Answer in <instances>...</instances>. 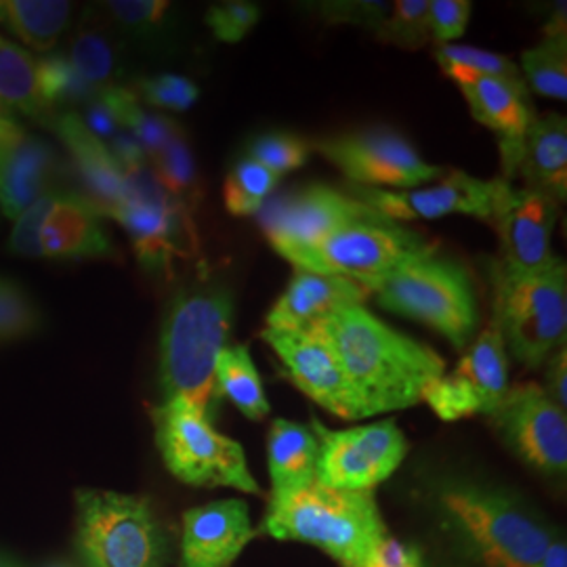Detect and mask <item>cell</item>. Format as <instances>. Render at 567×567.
I'll list each match as a JSON object with an SVG mask.
<instances>
[{"label": "cell", "mask_w": 567, "mask_h": 567, "mask_svg": "<svg viewBox=\"0 0 567 567\" xmlns=\"http://www.w3.org/2000/svg\"><path fill=\"white\" fill-rule=\"evenodd\" d=\"M305 330L330 344L364 419L421 404L429 385L446 374V360L435 349L398 332L362 303L339 307Z\"/></svg>", "instance_id": "6da1fadb"}, {"label": "cell", "mask_w": 567, "mask_h": 567, "mask_svg": "<svg viewBox=\"0 0 567 567\" xmlns=\"http://www.w3.org/2000/svg\"><path fill=\"white\" fill-rule=\"evenodd\" d=\"M234 292L221 280L179 290L164 313L158 374L164 402L179 400L213 421L219 405L215 368L234 324Z\"/></svg>", "instance_id": "7a4b0ae2"}, {"label": "cell", "mask_w": 567, "mask_h": 567, "mask_svg": "<svg viewBox=\"0 0 567 567\" xmlns=\"http://www.w3.org/2000/svg\"><path fill=\"white\" fill-rule=\"evenodd\" d=\"M261 529L276 540L320 548L341 567H364L386 536L374 492L339 489L318 480L271 494Z\"/></svg>", "instance_id": "3957f363"}, {"label": "cell", "mask_w": 567, "mask_h": 567, "mask_svg": "<svg viewBox=\"0 0 567 567\" xmlns=\"http://www.w3.org/2000/svg\"><path fill=\"white\" fill-rule=\"evenodd\" d=\"M435 498L447 529L484 567H536L557 536L501 487L473 480H444Z\"/></svg>", "instance_id": "277c9868"}, {"label": "cell", "mask_w": 567, "mask_h": 567, "mask_svg": "<svg viewBox=\"0 0 567 567\" xmlns=\"http://www.w3.org/2000/svg\"><path fill=\"white\" fill-rule=\"evenodd\" d=\"M365 290L386 311L421 322L465 351L480 330L477 292L466 267L435 250L395 267Z\"/></svg>", "instance_id": "5b68a950"}, {"label": "cell", "mask_w": 567, "mask_h": 567, "mask_svg": "<svg viewBox=\"0 0 567 567\" xmlns=\"http://www.w3.org/2000/svg\"><path fill=\"white\" fill-rule=\"evenodd\" d=\"M494 322L513 358L529 370L543 368L567 343V267L555 259L538 271L489 264Z\"/></svg>", "instance_id": "8992f818"}, {"label": "cell", "mask_w": 567, "mask_h": 567, "mask_svg": "<svg viewBox=\"0 0 567 567\" xmlns=\"http://www.w3.org/2000/svg\"><path fill=\"white\" fill-rule=\"evenodd\" d=\"M76 548L86 567H166L168 538L145 496L82 487Z\"/></svg>", "instance_id": "52a82bcc"}, {"label": "cell", "mask_w": 567, "mask_h": 567, "mask_svg": "<svg viewBox=\"0 0 567 567\" xmlns=\"http://www.w3.org/2000/svg\"><path fill=\"white\" fill-rule=\"evenodd\" d=\"M152 423L164 465L185 486L261 494L243 444L219 433L198 408L179 400L164 402L152 410Z\"/></svg>", "instance_id": "ba28073f"}, {"label": "cell", "mask_w": 567, "mask_h": 567, "mask_svg": "<svg viewBox=\"0 0 567 567\" xmlns=\"http://www.w3.org/2000/svg\"><path fill=\"white\" fill-rule=\"evenodd\" d=\"M435 250L433 244L395 221H360L334 231L313 248L286 259L295 269L365 284Z\"/></svg>", "instance_id": "9c48e42d"}, {"label": "cell", "mask_w": 567, "mask_h": 567, "mask_svg": "<svg viewBox=\"0 0 567 567\" xmlns=\"http://www.w3.org/2000/svg\"><path fill=\"white\" fill-rule=\"evenodd\" d=\"M311 431L320 442L318 482L324 486L374 492L400 468L408 454L404 431L393 419L341 431L311 419Z\"/></svg>", "instance_id": "30bf717a"}, {"label": "cell", "mask_w": 567, "mask_h": 567, "mask_svg": "<svg viewBox=\"0 0 567 567\" xmlns=\"http://www.w3.org/2000/svg\"><path fill=\"white\" fill-rule=\"evenodd\" d=\"M313 147L360 187L412 189L437 182L447 173L444 166L426 163L400 133L381 126L324 137Z\"/></svg>", "instance_id": "8fae6325"}, {"label": "cell", "mask_w": 567, "mask_h": 567, "mask_svg": "<svg viewBox=\"0 0 567 567\" xmlns=\"http://www.w3.org/2000/svg\"><path fill=\"white\" fill-rule=\"evenodd\" d=\"M379 219L385 217L347 192L322 183L307 185L301 192L261 208L265 236L284 259L313 248L347 225Z\"/></svg>", "instance_id": "7c38bea8"}, {"label": "cell", "mask_w": 567, "mask_h": 567, "mask_svg": "<svg viewBox=\"0 0 567 567\" xmlns=\"http://www.w3.org/2000/svg\"><path fill=\"white\" fill-rule=\"evenodd\" d=\"M508 450L534 471L564 477L567 471V416L536 383L508 389L487 414Z\"/></svg>", "instance_id": "4fadbf2b"}, {"label": "cell", "mask_w": 567, "mask_h": 567, "mask_svg": "<svg viewBox=\"0 0 567 567\" xmlns=\"http://www.w3.org/2000/svg\"><path fill=\"white\" fill-rule=\"evenodd\" d=\"M498 183L501 177L477 179L463 171H452L437 182L412 189L351 185L347 194L395 224L433 221L450 215H466L489 224Z\"/></svg>", "instance_id": "5bb4252c"}, {"label": "cell", "mask_w": 567, "mask_h": 567, "mask_svg": "<svg viewBox=\"0 0 567 567\" xmlns=\"http://www.w3.org/2000/svg\"><path fill=\"white\" fill-rule=\"evenodd\" d=\"M508 355L501 332L487 326L465 349L456 368L431 383L423 402L447 423L489 414L507 395Z\"/></svg>", "instance_id": "9a60e30c"}, {"label": "cell", "mask_w": 567, "mask_h": 567, "mask_svg": "<svg viewBox=\"0 0 567 567\" xmlns=\"http://www.w3.org/2000/svg\"><path fill=\"white\" fill-rule=\"evenodd\" d=\"M559 203L547 194L501 179L492 221L501 243V264L515 271H538L557 259L550 248Z\"/></svg>", "instance_id": "2e32d148"}, {"label": "cell", "mask_w": 567, "mask_h": 567, "mask_svg": "<svg viewBox=\"0 0 567 567\" xmlns=\"http://www.w3.org/2000/svg\"><path fill=\"white\" fill-rule=\"evenodd\" d=\"M261 339L280 358L290 381L332 416L362 421V405L343 365L324 339L311 330H267Z\"/></svg>", "instance_id": "e0dca14e"}, {"label": "cell", "mask_w": 567, "mask_h": 567, "mask_svg": "<svg viewBox=\"0 0 567 567\" xmlns=\"http://www.w3.org/2000/svg\"><path fill=\"white\" fill-rule=\"evenodd\" d=\"M126 177L131 192L110 217L124 227L142 265L152 271L168 269L182 252V227L189 224V215L164 194L147 168Z\"/></svg>", "instance_id": "ac0fdd59"}, {"label": "cell", "mask_w": 567, "mask_h": 567, "mask_svg": "<svg viewBox=\"0 0 567 567\" xmlns=\"http://www.w3.org/2000/svg\"><path fill=\"white\" fill-rule=\"evenodd\" d=\"M257 536L240 498L215 501L183 515L179 567H229Z\"/></svg>", "instance_id": "d6986e66"}, {"label": "cell", "mask_w": 567, "mask_h": 567, "mask_svg": "<svg viewBox=\"0 0 567 567\" xmlns=\"http://www.w3.org/2000/svg\"><path fill=\"white\" fill-rule=\"evenodd\" d=\"M465 95L471 116L489 128L501 150V166L505 182L517 179V168L522 163L527 131L538 116L534 103L526 93L515 91L505 82L494 79L465 82L458 86Z\"/></svg>", "instance_id": "ffe728a7"}, {"label": "cell", "mask_w": 567, "mask_h": 567, "mask_svg": "<svg viewBox=\"0 0 567 567\" xmlns=\"http://www.w3.org/2000/svg\"><path fill=\"white\" fill-rule=\"evenodd\" d=\"M51 126L72 156V164L86 189L84 198L102 215H112L126 200L131 179L112 156L110 147L95 137L74 112L60 114L51 121Z\"/></svg>", "instance_id": "44dd1931"}, {"label": "cell", "mask_w": 567, "mask_h": 567, "mask_svg": "<svg viewBox=\"0 0 567 567\" xmlns=\"http://www.w3.org/2000/svg\"><path fill=\"white\" fill-rule=\"evenodd\" d=\"M370 292L362 284L295 269L282 297L267 313V330H305L344 305L365 303Z\"/></svg>", "instance_id": "7402d4cb"}, {"label": "cell", "mask_w": 567, "mask_h": 567, "mask_svg": "<svg viewBox=\"0 0 567 567\" xmlns=\"http://www.w3.org/2000/svg\"><path fill=\"white\" fill-rule=\"evenodd\" d=\"M55 175V152L20 126L0 143V210L18 219L49 192Z\"/></svg>", "instance_id": "603a6c76"}, {"label": "cell", "mask_w": 567, "mask_h": 567, "mask_svg": "<svg viewBox=\"0 0 567 567\" xmlns=\"http://www.w3.org/2000/svg\"><path fill=\"white\" fill-rule=\"evenodd\" d=\"M42 259H102L112 255V243L102 213L84 196L60 192L41 229Z\"/></svg>", "instance_id": "cb8c5ba5"}, {"label": "cell", "mask_w": 567, "mask_h": 567, "mask_svg": "<svg viewBox=\"0 0 567 567\" xmlns=\"http://www.w3.org/2000/svg\"><path fill=\"white\" fill-rule=\"evenodd\" d=\"M517 177L524 187L547 194L557 203L567 198V121L564 114H538L529 131Z\"/></svg>", "instance_id": "d4e9b609"}, {"label": "cell", "mask_w": 567, "mask_h": 567, "mask_svg": "<svg viewBox=\"0 0 567 567\" xmlns=\"http://www.w3.org/2000/svg\"><path fill=\"white\" fill-rule=\"evenodd\" d=\"M320 442L311 426L276 419L267 433V468L271 494L309 486L318 480Z\"/></svg>", "instance_id": "484cf974"}, {"label": "cell", "mask_w": 567, "mask_h": 567, "mask_svg": "<svg viewBox=\"0 0 567 567\" xmlns=\"http://www.w3.org/2000/svg\"><path fill=\"white\" fill-rule=\"evenodd\" d=\"M72 18L63 0H0V25L37 51H51Z\"/></svg>", "instance_id": "4316f807"}, {"label": "cell", "mask_w": 567, "mask_h": 567, "mask_svg": "<svg viewBox=\"0 0 567 567\" xmlns=\"http://www.w3.org/2000/svg\"><path fill=\"white\" fill-rule=\"evenodd\" d=\"M215 386L219 400L225 398L250 421H264L271 412L264 381L246 344L225 347L215 368Z\"/></svg>", "instance_id": "83f0119b"}, {"label": "cell", "mask_w": 567, "mask_h": 567, "mask_svg": "<svg viewBox=\"0 0 567 567\" xmlns=\"http://www.w3.org/2000/svg\"><path fill=\"white\" fill-rule=\"evenodd\" d=\"M0 102L32 121L51 122L37 82V61L16 42L0 37Z\"/></svg>", "instance_id": "f1b7e54d"}, {"label": "cell", "mask_w": 567, "mask_h": 567, "mask_svg": "<svg viewBox=\"0 0 567 567\" xmlns=\"http://www.w3.org/2000/svg\"><path fill=\"white\" fill-rule=\"evenodd\" d=\"M435 61L447 79L456 82L458 86L480 79H494L529 95L519 65L501 53L466 44H440L435 49Z\"/></svg>", "instance_id": "f546056e"}, {"label": "cell", "mask_w": 567, "mask_h": 567, "mask_svg": "<svg viewBox=\"0 0 567 567\" xmlns=\"http://www.w3.org/2000/svg\"><path fill=\"white\" fill-rule=\"evenodd\" d=\"M150 161L154 166L152 177L161 185V189L183 213L189 215L200 198V189L194 154L182 128H177L175 135L164 143L163 150L156 152Z\"/></svg>", "instance_id": "4dcf8cb0"}, {"label": "cell", "mask_w": 567, "mask_h": 567, "mask_svg": "<svg viewBox=\"0 0 567 567\" xmlns=\"http://www.w3.org/2000/svg\"><path fill=\"white\" fill-rule=\"evenodd\" d=\"M102 100L112 107L121 128L128 131L140 142L147 158L161 152L164 143L168 142L179 128V124L143 110L135 91L124 89L121 84L103 91Z\"/></svg>", "instance_id": "1f68e13d"}, {"label": "cell", "mask_w": 567, "mask_h": 567, "mask_svg": "<svg viewBox=\"0 0 567 567\" xmlns=\"http://www.w3.org/2000/svg\"><path fill=\"white\" fill-rule=\"evenodd\" d=\"M522 76L527 89L555 100H567V37H543L522 53Z\"/></svg>", "instance_id": "d6a6232c"}, {"label": "cell", "mask_w": 567, "mask_h": 567, "mask_svg": "<svg viewBox=\"0 0 567 567\" xmlns=\"http://www.w3.org/2000/svg\"><path fill=\"white\" fill-rule=\"evenodd\" d=\"M68 60L82 81L91 84L97 93L118 86L121 55L116 44L102 30L82 28L72 41Z\"/></svg>", "instance_id": "836d02e7"}, {"label": "cell", "mask_w": 567, "mask_h": 567, "mask_svg": "<svg viewBox=\"0 0 567 567\" xmlns=\"http://www.w3.org/2000/svg\"><path fill=\"white\" fill-rule=\"evenodd\" d=\"M280 179V175L271 173L264 164L244 158L229 171L225 179V208L234 217H250L261 213Z\"/></svg>", "instance_id": "e575fe53"}, {"label": "cell", "mask_w": 567, "mask_h": 567, "mask_svg": "<svg viewBox=\"0 0 567 567\" xmlns=\"http://www.w3.org/2000/svg\"><path fill=\"white\" fill-rule=\"evenodd\" d=\"M37 82L42 103L49 107V112L60 105H89L102 95L82 81L70 60L61 53L42 55L41 60H37Z\"/></svg>", "instance_id": "d590c367"}, {"label": "cell", "mask_w": 567, "mask_h": 567, "mask_svg": "<svg viewBox=\"0 0 567 567\" xmlns=\"http://www.w3.org/2000/svg\"><path fill=\"white\" fill-rule=\"evenodd\" d=\"M377 37L386 44L405 51L423 49L431 42L429 32V0H395Z\"/></svg>", "instance_id": "8d00e7d4"}, {"label": "cell", "mask_w": 567, "mask_h": 567, "mask_svg": "<svg viewBox=\"0 0 567 567\" xmlns=\"http://www.w3.org/2000/svg\"><path fill=\"white\" fill-rule=\"evenodd\" d=\"M41 326V311L30 292L9 278H0V343L30 337Z\"/></svg>", "instance_id": "74e56055"}, {"label": "cell", "mask_w": 567, "mask_h": 567, "mask_svg": "<svg viewBox=\"0 0 567 567\" xmlns=\"http://www.w3.org/2000/svg\"><path fill=\"white\" fill-rule=\"evenodd\" d=\"M105 11L124 32L137 39H152L168 25L173 13L171 2L164 0H112Z\"/></svg>", "instance_id": "f35d334b"}, {"label": "cell", "mask_w": 567, "mask_h": 567, "mask_svg": "<svg viewBox=\"0 0 567 567\" xmlns=\"http://www.w3.org/2000/svg\"><path fill=\"white\" fill-rule=\"evenodd\" d=\"M248 158L264 164L276 175H286L301 168L309 161V145L288 133H265L248 145Z\"/></svg>", "instance_id": "ab89813d"}, {"label": "cell", "mask_w": 567, "mask_h": 567, "mask_svg": "<svg viewBox=\"0 0 567 567\" xmlns=\"http://www.w3.org/2000/svg\"><path fill=\"white\" fill-rule=\"evenodd\" d=\"M135 95L137 100H143L152 107L185 112L198 102L200 89L179 74H156V76H145L137 82Z\"/></svg>", "instance_id": "60d3db41"}, {"label": "cell", "mask_w": 567, "mask_h": 567, "mask_svg": "<svg viewBox=\"0 0 567 567\" xmlns=\"http://www.w3.org/2000/svg\"><path fill=\"white\" fill-rule=\"evenodd\" d=\"M261 18V9L255 2L246 0H225L217 2L206 11V25L217 41L236 44L248 37V32L257 25Z\"/></svg>", "instance_id": "b9f144b4"}, {"label": "cell", "mask_w": 567, "mask_h": 567, "mask_svg": "<svg viewBox=\"0 0 567 567\" xmlns=\"http://www.w3.org/2000/svg\"><path fill=\"white\" fill-rule=\"evenodd\" d=\"M58 194H60L58 189H49L16 219V227L9 240V246L16 255L25 259H42L41 229L47 215L51 213L53 204L58 200Z\"/></svg>", "instance_id": "7bdbcfd3"}, {"label": "cell", "mask_w": 567, "mask_h": 567, "mask_svg": "<svg viewBox=\"0 0 567 567\" xmlns=\"http://www.w3.org/2000/svg\"><path fill=\"white\" fill-rule=\"evenodd\" d=\"M309 9L328 23H353V25L372 28L377 32L391 11V2L386 0H349V2L341 0L339 2L337 0V2L309 4Z\"/></svg>", "instance_id": "ee69618b"}, {"label": "cell", "mask_w": 567, "mask_h": 567, "mask_svg": "<svg viewBox=\"0 0 567 567\" xmlns=\"http://www.w3.org/2000/svg\"><path fill=\"white\" fill-rule=\"evenodd\" d=\"M473 4L468 0H429L431 41L454 44L465 34Z\"/></svg>", "instance_id": "f6af8a7d"}, {"label": "cell", "mask_w": 567, "mask_h": 567, "mask_svg": "<svg viewBox=\"0 0 567 567\" xmlns=\"http://www.w3.org/2000/svg\"><path fill=\"white\" fill-rule=\"evenodd\" d=\"M364 567H425L423 555L414 545L402 543L386 534L370 553Z\"/></svg>", "instance_id": "bcb514c9"}, {"label": "cell", "mask_w": 567, "mask_h": 567, "mask_svg": "<svg viewBox=\"0 0 567 567\" xmlns=\"http://www.w3.org/2000/svg\"><path fill=\"white\" fill-rule=\"evenodd\" d=\"M547 391L548 398L567 410V343L559 347L547 360Z\"/></svg>", "instance_id": "7dc6e473"}, {"label": "cell", "mask_w": 567, "mask_h": 567, "mask_svg": "<svg viewBox=\"0 0 567 567\" xmlns=\"http://www.w3.org/2000/svg\"><path fill=\"white\" fill-rule=\"evenodd\" d=\"M536 567H567V547L566 540L555 536L553 543L548 545L545 557L540 559V564Z\"/></svg>", "instance_id": "c3c4849f"}, {"label": "cell", "mask_w": 567, "mask_h": 567, "mask_svg": "<svg viewBox=\"0 0 567 567\" xmlns=\"http://www.w3.org/2000/svg\"><path fill=\"white\" fill-rule=\"evenodd\" d=\"M18 128H20V124L11 118L9 110L0 102V143L7 142Z\"/></svg>", "instance_id": "681fc988"}, {"label": "cell", "mask_w": 567, "mask_h": 567, "mask_svg": "<svg viewBox=\"0 0 567 567\" xmlns=\"http://www.w3.org/2000/svg\"><path fill=\"white\" fill-rule=\"evenodd\" d=\"M0 567H20L18 566V561H13L11 557H7V555H2L0 553Z\"/></svg>", "instance_id": "f907efd6"}, {"label": "cell", "mask_w": 567, "mask_h": 567, "mask_svg": "<svg viewBox=\"0 0 567 567\" xmlns=\"http://www.w3.org/2000/svg\"><path fill=\"white\" fill-rule=\"evenodd\" d=\"M47 567H72V566H68V564H53V566H47Z\"/></svg>", "instance_id": "816d5d0a"}]
</instances>
